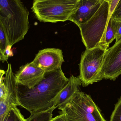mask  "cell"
<instances>
[{"instance_id":"cell-1","label":"cell","mask_w":121,"mask_h":121,"mask_svg":"<svg viewBox=\"0 0 121 121\" xmlns=\"http://www.w3.org/2000/svg\"><path fill=\"white\" fill-rule=\"evenodd\" d=\"M68 81L69 78L61 68L45 72L43 79L33 88L18 84V98L20 107L31 114L50 108L54 106L57 97Z\"/></svg>"},{"instance_id":"cell-2","label":"cell","mask_w":121,"mask_h":121,"mask_svg":"<svg viewBox=\"0 0 121 121\" xmlns=\"http://www.w3.org/2000/svg\"><path fill=\"white\" fill-rule=\"evenodd\" d=\"M29 15L21 0H0V25L10 47L22 40L27 34Z\"/></svg>"},{"instance_id":"cell-3","label":"cell","mask_w":121,"mask_h":121,"mask_svg":"<svg viewBox=\"0 0 121 121\" xmlns=\"http://www.w3.org/2000/svg\"><path fill=\"white\" fill-rule=\"evenodd\" d=\"M109 4L104 1L98 10L86 22L79 25L82 41L86 49L101 47L107 50L105 36L109 22Z\"/></svg>"},{"instance_id":"cell-4","label":"cell","mask_w":121,"mask_h":121,"mask_svg":"<svg viewBox=\"0 0 121 121\" xmlns=\"http://www.w3.org/2000/svg\"><path fill=\"white\" fill-rule=\"evenodd\" d=\"M79 3L76 0H34L31 9L40 22H65L77 9Z\"/></svg>"},{"instance_id":"cell-5","label":"cell","mask_w":121,"mask_h":121,"mask_svg":"<svg viewBox=\"0 0 121 121\" xmlns=\"http://www.w3.org/2000/svg\"><path fill=\"white\" fill-rule=\"evenodd\" d=\"M65 121H107L91 97L76 92L61 110Z\"/></svg>"},{"instance_id":"cell-6","label":"cell","mask_w":121,"mask_h":121,"mask_svg":"<svg viewBox=\"0 0 121 121\" xmlns=\"http://www.w3.org/2000/svg\"><path fill=\"white\" fill-rule=\"evenodd\" d=\"M106 50L98 46L90 49H86L82 54L79 64V77L83 86L102 80L100 74Z\"/></svg>"},{"instance_id":"cell-7","label":"cell","mask_w":121,"mask_h":121,"mask_svg":"<svg viewBox=\"0 0 121 121\" xmlns=\"http://www.w3.org/2000/svg\"><path fill=\"white\" fill-rule=\"evenodd\" d=\"M4 80L0 82V121H3L11 107L20 106L18 98V84L12 66L8 63Z\"/></svg>"},{"instance_id":"cell-8","label":"cell","mask_w":121,"mask_h":121,"mask_svg":"<svg viewBox=\"0 0 121 121\" xmlns=\"http://www.w3.org/2000/svg\"><path fill=\"white\" fill-rule=\"evenodd\" d=\"M121 75V39L106 51L100 76L102 79L115 80Z\"/></svg>"},{"instance_id":"cell-9","label":"cell","mask_w":121,"mask_h":121,"mask_svg":"<svg viewBox=\"0 0 121 121\" xmlns=\"http://www.w3.org/2000/svg\"><path fill=\"white\" fill-rule=\"evenodd\" d=\"M64 62L62 51L53 48L40 50L32 62L45 72H49L61 68Z\"/></svg>"},{"instance_id":"cell-10","label":"cell","mask_w":121,"mask_h":121,"mask_svg":"<svg viewBox=\"0 0 121 121\" xmlns=\"http://www.w3.org/2000/svg\"><path fill=\"white\" fill-rule=\"evenodd\" d=\"M45 73L32 62L20 67L15 74V78L18 84L32 88L41 82L44 78Z\"/></svg>"},{"instance_id":"cell-11","label":"cell","mask_w":121,"mask_h":121,"mask_svg":"<svg viewBox=\"0 0 121 121\" xmlns=\"http://www.w3.org/2000/svg\"><path fill=\"white\" fill-rule=\"evenodd\" d=\"M103 1L102 0H80L77 9L69 21L77 26L86 22L96 13Z\"/></svg>"},{"instance_id":"cell-12","label":"cell","mask_w":121,"mask_h":121,"mask_svg":"<svg viewBox=\"0 0 121 121\" xmlns=\"http://www.w3.org/2000/svg\"><path fill=\"white\" fill-rule=\"evenodd\" d=\"M82 82L79 78L72 75L67 84L61 90L55 101L54 106L61 110L77 92L80 91Z\"/></svg>"},{"instance_id":"cell-13","label":"cell","mask_w":121,"mask_h":121,"mask_svg":"<svg viewBox=\"0 0 121 121\" xmlns=\"http://www.w3.org/2000/svg\"><path fill=\"white\" fill-rule=\"evenodd\" d=\"M58 108L54 106L45 111L31 114L27 119L28 121H49L52 118L53 113L55 109Z\"/></svg>"},{"instance_id":"cell-14","label":"cell","mask_w":121,"mask_h":121,"mask_svg":"<svg viewBox=\"0 0 121 121\" xmlns=\"http://www.w3.org/2000/svg\"><path fill=\"white\" fill-rule=\"evenodd\" d=\"M3 121H28L22 115L17 106H12L8 111Z\"/></svg>"},{"instance_id":"cell-15","label":"cell","mask_w":121,"mask_h":121,"mask_svg":"<svg viewBox=\"0 0 121 121\" xmlns=\"http://www.w3.org/2000/svg\"><path fill=\"white\" fill-rule=\"evenodd\" d=\"M9 46L3 29L0 25V60L2 62L7 61L5 57V52Z\"/></svg>"},{"instance_id":"cell-16","label":"cell","mask_w":121,"mask_h":121,"mask_svg":"<svg viewBox=\"0 0 121 121\" xmlns=\"http://www.w3.org/2000/svg\"><path fill=\"white\" fill-rule=\"evenodd\" d=\"M116 39V33L110 19L107 28L105 36V47L107 49L109 47L110 44Z\"/></svg>"},{"instance_id":"cell-17","label":"cell","mask_w":121,"mask_h":121,"mask_svg":"<svg viewBox=\"0 0 121 121\" xmlns=\"http://www.w3.org/2000/svg\"><path fill=\"white\" fill-rule=\"evenodd\" d=\"M109 121H121V97L115 104Z\"/></svg>"},{"instance_id":"cell-18","label":"cell","mask_w":121,"mask_h":121,"mask_svg":"<svg viewBox=\"0 0 121 121\" xmlns=\"http://www.w3.org/2000/svg\"><path fill=\"white\" fill-rule=\"evenodd\" d=\"M115 30L116 36V42L121 39V21H117L111 18Z\"/></svg>"},{"instance_id":"cell-19","label":"cell","mask_w":121,"mask_h":121,"mask_svg":"<svg viewBox=\"0 0 121 121\" xmlns=\"http://www.w3.org/2000/svg\"><path fill=\"white\" fill-rule=\"evenodd\" d=\"M111 18L116 21H121V0L118 3Z\"/></svg>"},{"instance_id":"cell-20","label":"cell","mask_w":121,"mask_h":121,"mask_svg":"<svg viewBox=\"0 0 121 121\" xmlns=\"http://www.w3.org/2000/svg\"><path fill=\"white\" fill-rule=\"evenodd\" d=\"M120 0H111L109 4V21L110 20L112 13L115 10L117 5Z\"/></svg>"},{"instance_id":"cell-21","label":"cell","mask_w":121,"mask_h":121,"mask_svg":"<svg viewBox=\"0 0 121 121\" xmlns=\"http://www.w3.org/2000/svg\"><path fill=\"white\" fill-rule=\"evenodd\" d=\"M49 121H65L64 114L61 113L60 114L52 118Z\"/></svg>"},{"instance_id":"cell-22","label":"cell","mask_w":121,"mask_h":121,"mask_svg":"<svg viewBox=\"0 0 121 121\" xmlns=\"http://www.w3.org/2000/svg\"><path fill=\"white\" fill-rule=\"evenodd\" d=\"M11 47L9 46L7 48V49L5 52V57L6 60L8 59L10 57L12 56L13 55V52L11 51Z\"/></svg>"},{"instance_id":"cell-23","label":"cell","mask_w":121,"mask_h":121,"mask_svg":"<svg viewBox=\"0 0 121 121\" xmlns=\"http://www.w3.org/2000/svg\"><path fill=\"white\" fill-rule=\"evenodd\" d=\"M103 1H108V2L109 3H110V1H111V0H102Z\"/></svg>"},{"instance_id":"cell-24","label":"cell","mask_w":121,"mask_h":121,"mask_svg":"<svg viewBox=\"0 0 121 121\" xmlns=\"http://www.w3.org/2000/svg\"><path fill=\"white\" fill-rule=\"evenodd\" d=\"M76 0L78 1H79L80 0Z\"/></svg>"}]
</instances>
